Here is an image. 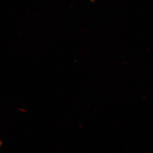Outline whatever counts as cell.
<instances>
[{
	"instance_id": "1",
	"label": "cell",
	"mask_w": 153,
	"mask_h": 153,
	"mask_svg": "<svg viewBox=\"0 0 153 153\" xmlns=\"http://www.w3.org/2000/svg\"><path fill=\"white\" fill-rule=\"evenodd\" d=\"M1 141H0V146H1Z\"/></svg>"
},
{
	"instance_id": "2",
	"label": "cell",
	"mask_w": 153,
	"mask_h": 153,
	"mask_svg": "<svg viewBox=\"0 0 153 153\" xmlns=\"http://www.w3.org/2000/svg\"><path fill=\"white\" fill-rule=\"evenodd\" d=\"M91 1H93V0H91Z\"/></svg>"
}]
</instances>
